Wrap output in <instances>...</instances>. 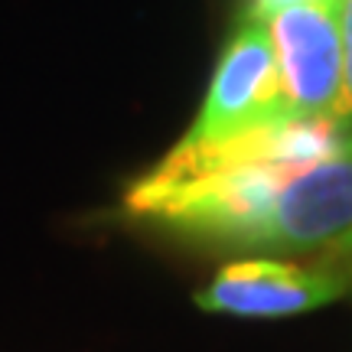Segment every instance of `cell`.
<instances>
[{"label": "cell", "instance_id": "277c9868", "mask_svg": "<svg viewBox=\"0 0 352 352\" xmlns=\"http://www.w3.org/2000/svg\"><path fill=\"white\" fill-rule=\"evenodd\" d=\"M352 287V271L340 264H300L280 258H245L226 264L196 294L206 314L290 316L333 303Z\"/></svg>", "mask_w": 352, "mask_h": 352}, {"label": "cell", "instance_id": "7a4b0ae2", "mask_svg": "<svg viewBox=\"0 0 352 352\" xmlns=\"http://www.w3.org/2000/svg\"><path fill=\"white\" fill-rule=\"evenodd\" d=\"M294 121L284 101V82L277 65L267 20L248 13L228 39L206 91L199 118L189 127V140H228L245 131Z\"/></svg>", "mask_w": 352, "mask_h": 352}, {"label": "cell", "instance_id": "6da1fadb", "mask_svg": "<svg viewBox=\"0 0 352 352\" xmlns=\"http://www.w3.org/2000/svg\"><path fill=\"white\" fill-rule=\"evenodd\" d=\"M140 222L248 252H349L352 138L333 118L183 138L127 189Z\"/></svg>", "mask_w": 352, "mask_h": 352}, {"label": "cell", "instance_id": "8992f818", "mask_svg": "<svg viewBox=\"0 0 352 352\" xmlns=\"http://www.w3.org/2000/svg\"><path fill=\"white\" fill-rule=\"evenodd\" d=\"M290 3H300V0H252V7H248V13H254V16H261V20H267L271 13L284 10V7H290Z\"/></svg>", "mask_w": 352, "mask_h": 352}, {"label": "cell", "instance_id": "5b68a950", "mask_svg": "<svg viewBox=\"0 0 352 352\" xmlns=\"http://www.w3.org/2000/svg\"><path fill=\"white\" fill-rule=\"evenodd\" d=\"M340 26H342V65H346V76H342V95L336 111H333V121L342 127L346 138H352V0H342Z\"/></svg>", "mask_w": 352, "mask_h": 352}, {"label": "cell", "instance_id": "3957f363", "mask_svg": "<svg viewBox=\"0 0 352 352\" xmlns=\"http://www.w3.org/2000/svg\"><path fill=\"white\" fill-rule=\"evenodd\" d=\"M342 0H300L267 16L294 121L333 118L342 95Z\"/></svg>", "mask_w": 352, "mask_h": 352}]
</instances>
